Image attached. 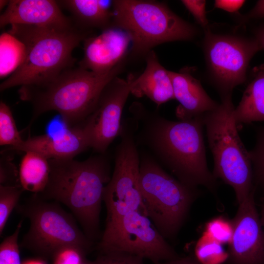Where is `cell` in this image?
<instances>
[{
    "label": "cell",
    "instance_id": "obj_21",
    "mask_svg": "<svg viewBox=\"0 0 264 264\" xmlns=\"http://www.w3.org/2000/svg\"><path fill=\"white\" fill-rule=\"evenodd\" d=\"M50 171L48 159L34 152H26L20 165V184L24 190L39 194L47 184Z\"/></svg>",
    "mask_w": 264,
    "mask_h": 264
},
{
    "label": "cell",
    "instance_id": "obj_12",
    "mask_svg": "<svg viewBox=\"0 0 264 264\" xmlns=\"http://www.w3.org/2000/svg\"><path fill=\"white\" fill-rule=\"evenodd\" d=\"M130 93L129 78L115 77L104 88L90 114L80 123L89 148L96 153H105L119 135L123 110Z\"/></svg>",
    "mask_w": 264,
    "mask_h": 264
},
{
    "label": "cell",
    "instance_id": "obj_29",
    "mask_svg": "<svg viewBox=\"0 0 264 264\" xmlns=\"http://www.w3.org/2000/svg\"><path fill=\"white\" fill-rule=\"evenodd\" d=\"M87 253L80 248L67 246L59 250L53 256V264H82Z\"/></svg>",
    "mask_w": 264,
    "mask_h": 264
},
{
    "label": "cell",
    "instance_id": "obj_40",
    "mask_svg": "<svg viewBox=\"0 0 264 264\" xmlns=\"http://www.w3.org/2000/svg\"><path fill=\"white\" fill-rule=\"evenodd\" d=\"M82 264H96V263L95 261L93 262H90L86 260Z\"/></svg>",
    "mask_w": 264,
    "mask_h": 264
},
{
    "label": "cell",
    "instance_id": "obj_10",
    "mask_svg": "<svg viewBox=\"0 0 264 264\" xmlns=\"http://www.w3.org/2000/svg\"><path fill=\"white\" fill-rule=\"evenodd\" d=\"M165 239L147 216L133 211L107 223L95 246L100 254L124 253L156 264L179 257Z\"/></svg>",
    "mask_w": 264,
    "mask_h": 264
},
{
    "label": "cell",
    "instance_id": "obj_23",
    "mask_svg": "<svg viewBox=\"0 0 264 264\" xmlns=\"http://www.w3.org/2000/svg\"><path fill=\"white\" fill-rule=\"evenodd\" d=\"M10 107L2 100L0 102V145L13 150L23 142Z\"/></svg>",
    "mask_w": 264,
    "mask_h": 264
},
{
    "label": "cell",
    "instance_id": "obj_24",
    "mask_svg": "<svg viewBox=\"0 0 264 264\" xmlns=\"http://www.w3.org/2000/svg\"><path fill=\"white\" fill-rule=\"evenodd\" d=\"M221 243L206 234L198 241L195 257L202 264H219L225 259Z\"/></svg>",
    "mask_w": 264,
    "mask_h": 264
},
{
    "label": "cell",
    "instance_id": "obj_27",
    "mask_svg": "<svg viewBox=\"0 0 264 264\" xmlns=\"http://www.w3.org/2000/svg\"><path fill=\"white\" fill-rule=\"evenodd\" d=\"M22 220L19 223L14 232L5 238L0 245V264H21L18 237Z\"/></svg>",
    "mask_w": 264,
    "mask_h": 264
},
{
    "label": "cell",
    "instance_id": "obj_1",
    "mask_svg": "<svg viewBox=\"0 0 264 264\" xmlns=\"http://www.w3.org/2000/svg\"><path fill=\"white\" fill-rule=\"evenodd\" d=\"M129 110L136 123L137 146L147 148L159 165L185 185L192 188L203 186L216 192L217 179L208 169L206 157L204 116L173 121L139 102L133 103Z\"/></svg>",
    "mask_w": 264,
    "mask_h": 264
},
{
    "label": "cell",
    "instance_id": "obj_37",
    "mask_svg": "<svg viewBox=\"0 0 264 264\" xmlns=\"http://www.w3.org/2000/svg\"><path fill=\"white\" fill-rule=\"evenodd\" d=\"M260 219L262 222V224L263 226V227L264 228V204H263L261 211V214L260 215Z\"/></svg>",
    "mask_w": 264,
    "mask_h": 264
},
{
    "label": "cell",
    "instance_id": "obj_17",
    "mask_svg": "<svg viewBox=\"0 0 264 264\" xmlns=\"http://www.w3.org/2000/svg\"><path fill=\"white\" fill-rule=\"evenodd\" d=\"M175 99L179 103L176 115L179 120L203 117L219 105L206 93L200 81L187 71H169Z\"/></svg>",
    "mask_w": 264,
    "mask_h": 264
},
{
    "label": "cell",
    "instance_id": "obj_36",
    "mask_svg": "<svg viewBox=\"0 0 264 264\" xmlns=\"http://www.w3.org/2000/svg\"><path fill=\"white\" fill-rule=\"evenodd\" d=\"M255 38L260 45L261 50H264V27L258 30Z\"/></svg>",
    "mask_w": 264,
    "mask_h": 264
},
{
    "label": "cell",
    "instance_id": "obj_11",
    "mask_svg": "<svg viewBox=\"0 0 264 264\" xmlns=\"http://www.w3.org/2000/svg\"><path fill=\"white\" fill-rule=\"evenodd\" d=\"M203 45L208 70L221 97L231 95L245 81L250 61L261 50L255 38L215 33L209 28L205 30Z\"/></svg>",
    "mask_w": 264,
    "mask_h": 264
},
{
    "label": "cell",
    "instance_id": "obj_2",
    "mask_svg": "<svg viewBox=\"0 0 264 264\" xmlns=\"http://www.w3.org/2000/svg\"><path fill=\"white\" fill-rule=\"evenodd\" d=\"M50 175L44 190L37 194L45 200L66 205L81 225L87 237L98 242L100 214L104 188L111 178L109 159L104 154L84 161L49 159Z\"/></svg>",
    "mask_w": 264,
    "mask_h": 264
},
{
    "label": "cell",
    "instance_id": "obj_28",
    "mask_svg": "<svg viewBox=\"0 0 264 264\" xmlns=\"http://www.w3.org/2000/svg\"><path fill=\"white\" fill-rule=\"evenodd\" d=\"M206 234L220 243H229L232 235L231 221L223 218H216L209 222L206 227Z\"/></svg>",
    "mask_w": 264,
    "mask_h": 264
},
{
    "label": "cell",
    "instance_id": "obj_15",
    "mask_svg": "<svg viewBox=\"0 0 264 264\" xmlns=\"http://www.w3.org/2000/svg\"><path fill=\"white\" fill-rule=\"evenodd\" d=\"M14 24L55 27L74 25L62 12L57 1L51 0H9L0 16V26Z\"/></svg>",
    "mask_w": 264,
    "mask_h": 264
},
{
    "label": "cell",
    "instance_id": "obj_20",
    "mask_svg": "<svg viewBox=\"0 0 264 264\" xmlns=\"http://www.w3.org/2000/svg\"><path fill=\"white\" fill-rule=\"evenodd\" d=\"M59 6L73 15L77 26L86 30L98 28L103 30L111 26L112 1L101 0H57Z\"/></svg>",
    "mask_w": 264,
    "mask_h": 264
},
{
    "label": "cell",
    "instance_id": "obj_22",
    "mask_svg": "<svg viewBox=\"0 0 264 264\" xmlns=\"http://www.w3.org/2000/svg\"><path fill=\"white\" fill-rule=\"evenodd\" d=\"M26 54L24 44L8 32L0 37V76L12 74L23 62Z\"/></svg>",
    "mask_w": 264,
    "mask_h": 264
},
{
    "label": "cell",
    "instance_id": "obj_4",
    "mask_svg": "<svg viewBox=\"0 0 264 264\" xmlns=\"http://www.w3.org/2000/svg\"><path fill=\"white\" fill-rule=\"evenodd\" d=\"M123 66V63L106 74L79 66L71 67L44 85L21 87V99L32 105L30 124L41 114L51 110L57 111L68 127L81 123L93 110L104 88L118 75Z\"/></svg>",
    "mask_w": 264,
    "mask_h": 264
},
{
    "label": "cell",
    "instance_id": "obj_34",
    "mask_svg": "<svg viewBox=\"0 0 264 264\" xmlns=\"http://www.w3.org/2000/svg\"><path fill=\"white\" fill-rule=\"evenodd\" d=\"M264 18V0H258L254 7L246 15L248 19Z\"/></svg>",
    "mask_w": 264,
    "mask_h": 264
},
{
    "label": "cell",
    "instance_id": "obj_5",
    "mask_svg": "<svg viewBox=\"0 0 264 264\" xmlns=\"http://www.w3.org/2000/svg\"><path fill=\"white\" fill-rule=\"evenodd\" d=\"M221 98L218 108L204 115V124L213 157V175L233 188L239 204L255 190L253 167L239 134L231 95Z\"/></svg>",
    "mask_w": 264,
    "mask_h": 264
},
{
    "label": "cell",
    "instance_id": "obj_19",
    "mask_svg": "<svg viewBox=\"0 0 264 264\" xmlns=\"http://www.w3.org/2000/svg\"><path fill=\"white\" fill-rule=\"evenodd\" d=\"M233 116L237 125L264 121V64L253 68Z\"/></svg>",
    "mask_w": 264,
    "mask_h": 264
},
{
    "label": "cell",
    "instance_id": "obj_31",
    "mask_svg": "<svg viewBox=\"0 0 264 264\" xmlns=\"http://www.w3.org/2000/svg\"><path fill=\"white\" fill-rule=\"evenodd\" d=\"M181 1L204 30L208 29L209 22L205 11L206 1L183 0Z\"/></svg>",
    "mask_w": 264,
    "mask_h": 264
},
{
    "label": "cell",
    "instance_id": "obj_38",
    "mask_svg": "<svg viewBox=\"0 0 264 264\" xmlns=\"http://www.w3.org/2000/svg\"><path fill=\"white\" fill-rule=\"evenodd\" d=\"M9 0H0V9L1 8L2 9L5 6H6L8 5L9 3Z\"/></svg>",
    "mask_w": 264,
    "mask_h": 264
},
{
    "label": "cell",
    "instance_id": "obj_6",
    "mask_svg": "<svg viewBox=\"0 0 264 264\" xmlns=\"http://www.w3.org/2000/svg\"><path fill=\"white\" fill-rule=\"evenodd\" d=\"M139 155L143 214L164 238H172L187 219L198 191L171 176L148 153Z\"/></svg>",
    "mask_w": 264,
    "mask_h": 264
},
{
    "label": "cell",
    "instance_id": "obj_14",
    "mask_svg": "<svg viewBox=\"0 0 264 264\" xmlns=\"http://www.w3.org/2000/svg\"><path fill=\"white\" fill-rule=\"evenodd\" d=\"M83 42L84 55L79 66L98 74L107 73L123 63L132 44L126 31L112 26Z\"/></svg>",
    "mask_w": 264,
    "mask_h": 264
},
{
    "label": "cell",
    "instance_id": "obj_32",
    "mask_svg": "<svg viewBox=\"0 0 264 264\" xmlns=\"http://www.w3.org/2000/svg\"><path fill=\"white\" fill-rule=\"evenodd\" d=\"M19 173L15 170L13 164L10 160L6 162L1 159L0 161V185H14L12 181L17 180L19 181Z\"/></svg>",
    "mask_w": 264,
    "mask_h": 264
},
{
    "label": "cell",
    "instance_id": "obj_35",
    "mask_svg": "<svg viewBox=\"0 0 264 264\" xmlns=\"http://www.w3.org/2000/svg\"><path fill=\"white\" fill-rule=\"evenodd\" d=\"M156 264H202L194 256H188L165 262L158 263Z\"/></svg>",
    "mask_w": 264,
    "mask_h": 264
},
{
    "label": "cell",
    "instance_id": "obj_9",
    "mask_svg": "<svg viewBox=\"0 0 264 264\" xmlns=\"http://www.w3.org/2000/svg\"><path fill=\"white\" fill-rule=\"evenodd\" d=\"M136 128L132 117L122 121L113 171L103 193L106 223L131 212L143 214L139 186L140 155L134 139Z\"/></svg>",
    "mask_w": 264,
    "mask_h": 264
},
{
    "label": "cell",
    "instance_id": "obj_33",
    "mask_svg": "<svg viewBox=\"0 0 264 264\" xmlns=\"http://www.w3.org/2000/svg\"><path fill=\"white\" fill-rule=\"evenodd\" d=\"M245 1L242 0H217L215 1L214 6L228 12L234 13L238 11Z\"/></svg>",
    "mask_w": 264,
    "mask_h": 264
},
{
    "label": "cell",
    "instance_id": "obj_18",
    "mask_svg": "<svg viewBox=\"0 0 264 264\" xmlns=\"http://www.w3.org/2000/svg\"><path fill=\"white\" fill-rule=\"evenodd\" d=\"M146 61V67L141 74L128 77L131 93L137 97L145 96L158 106L175 99L169 70L161 65L154 51L147 54Z\"/></svg>",
    "mask_w": 264,
    "mask_h": 264
},
{
    "label": "cell",
    "instance_id": "obj_3",
    "mask_svg": "<svg viewBox=\"0 0 264 264\" xmlns=\"http://www.w3.org/2000/svg\"><path fill=\"white\" fill-rule=\"evenodd\" d=\"M24 44L26 54L20 66L0 85L1 91L21 87H39L72 67V53L88 32L74 25L68 27L10 25L7 31Z\"/></svg>",
    "mask_w": 264,
    "mask_h": 264
},
{
    "label": "cell",
    "instance_id": "obj_30",
    "mask_svg": "<svg viewBox=\"0 0 264 264\" xmlns=\"http://www.w3.org/2000/svg\"><path fill=\"white\" fill-rule=\"evenodd\" d=\"M143 260L127 253L111 252L100 254L95 262L96 264H144Z\"/></svg>",
    "mask_w": 264,
    "mask_h": 264
},
{
    "label": "cell",
    "instance_id": "obj_39",
    "mask_svg": "<svg viewBox=\"0 0 264 264\" xmlns=\"http://www.w3.org/2000/svg\"><path fill=\"white\" fill-rule=\"evenodd\" d=\"M24 264H44L41 261H29L28 262L24 263Z\"/></svg>",
    "mask_w": 264,
    "mask_h": 264
},
{
    "label": "cell",
    "instance_id": "obj_7",
    "mask_svg": "<svg viewBox=\"0 0 264 264\" xmlns=\"http://www.w3.org/2000/svg\"><path fill=\"white\" fill-rule=\"evenodd\" d=\"M111 26L126 31L132 51L143 55L162 43L192 40L195 27L171 11L164 3L153 0H112Z\"/></svg>",
    "mask_w": 264,
    "mask_h": 264
},
{
    "label": "cell",
    "instance_id": "obj_26",
    "mask_svg": "<svg viewBox=\"0 0 264 264\" xmlns=\"http://www.w3.org/2000/svg\"><path fill=\"white\" fill-rule=\"evenodd\" d=\"M249 153L253 167L254 182L264 188V126L257 132L255 144Z\"/></svg>",
    "mask_w": 264,
    "mask_h": 264
},
{
    "label": "cell",
    "instance_id": "obj_13",
    "mask_svg": "<svg viewBox=\"0 0 264 264\" xmlns=\"http://www.w3.org/2000/svg\"><path fill=\"white\" fill-rule=\"evenodd\" d=\"M255 190L239 204L231 220L229 264H264V228L255 205Z\"/></svg>",
    "mask_w": 264,
    "mask_h": 264
},
{
    "label": "cell",
    "instance_id": "obj_8",
    "mask_svg": "<svg viewBox=\"0 0 264 264\" xmlns=\"http://www.w3.org/2000/svg\"><path fill=\"white\" fill-rule=\"evenodd\" d=\"M15 209L30 221L29 229L19 245L35 254L53 258L59 250L67 246L78 247L88 254L94 246L80 229L73 215L37 194L19 203Z\"/></svg>",
    "mask_w": 264,
    "mask_h": 264
},
{
    "label": "cell",
    "instance_id": "obj_25",
    "mask_svg": "<svg viewBox=\"0 0 264 264\" xmlns=\"http://www.w3.org/2000/svg\"><path fill=\"white\" fill-rule=\"evenodd\" d=\"M24 189L21 185H0V234L3 229L8 218L19 204V201Z\"/></svg>",
    "mask_w": 264,
    "mask_h": 264
},
{
    "label": "cell",
    "instance_id": "obj_16",
    "mask_svg": "<svg viewBox=\"0 0 264 264\" xmlns=\"http://www.w3.org/2000/svg\"><path fill=\"white\" fill-rule=\"evenodd\" d=\"M89 148L86 133L79 124L56 133L29 137L12 150L34 152L48 159H68L73 158Z\"/></svg>",
    "mask_w": 264,
    "mask_h": 264
}]
</instances>
